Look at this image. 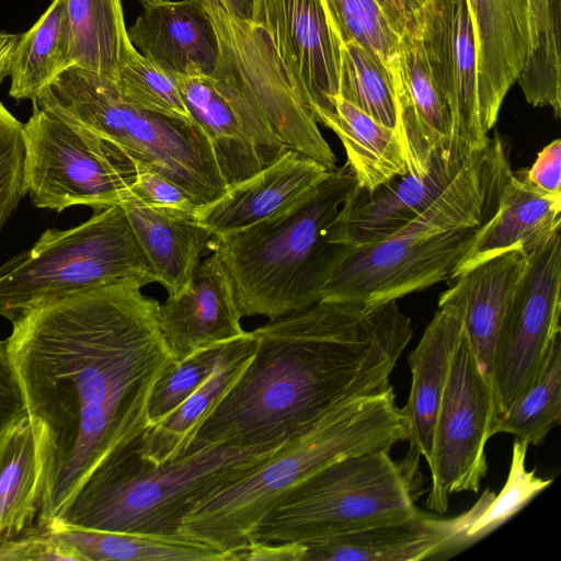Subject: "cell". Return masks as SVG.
Listing matches in <instances>:
<instances>
[{"label":"cell","mask_w":561,"mask_h":561,"mask_svg":"<svg viewBox=\"0 0 561 561\" xmlns=\"http://www.w3.org/2000/svg\"><path fill=\"white\" fill-rule=\"evenodd\" d=\"M317 123L333 130L341 140L357 185L367 190L408 173L398 133L335 95L331 110H314Z\"/></svg>","instance_id":"obj_29"},{"label":"cell","mask_w":561,"mask_h":561,"mask_svg":"<svg viewBox=\"0 0 561 561\" xmlns=\"http://www.w3.org/2000/svg\"><path fill=\"white\" fill-rule=\"evenodd\" d=\"M70 66L73 64L65 30L64 0H51L32 27L19 34L9 67V95L33 102Z\"/></svg>","instance_id":"obj_32"},{"label":"cell","mask_w":561,"mask_h":561,"mask_svg":"<svg viewBox=\"0 0 561 561\" xmlns=\"http://www.w3.org/2000/svg\"><path fill=\"white\" fill-rule=\"evenodd\" d=\"M356 184L347 163L335 167L290 208L216 237L210 252L231 278L242 317L274 320L321 299L324 286L353 251L332 243L328 229Z\"/></svg>","instance_id":"obj_6"},{"label":"cell","mask_w":561,"mask_h":561,"mask_svg":"<svg viewBox=\"0 0 561 561\" xmlns=\"http://www.w3.org/2000/svg\"><path fill=\"white\" fill-rule=\"evenodd\" d=\"M561 233L527 254L494 348L490 380L494 419L537 379L561 333ZM493 419V421H494Z\"/></svg>","instance_id":"obj_12"},{"label":"cell","mask_w":561,"mask_h":561,"mask_svg":"<svg viewBox=\"0 0 561 561\" xmlns=\"http://www.w3.org/2000/svg\"><path fill=\"white\" fill-rule=\"evenodd\" d=\"M121 282L42 304L5 340L36 439V527L48 529L90 473L151 426L149 401L174 364L159 301Z\"/></svg>","instance_id":"obj_1"},{"label":"cell","mask_w":561,"mask_h":561,"mask_svg":"<svg viewBox=\"0 0 561 561\" xmlns=\"http://www.w3.org/2000/svg\"><path fill=\"white\" fill-rule=\"evenodd\" d=\"M341 42H355L378 58L391 81L402 78L400 35L377 0H323Z\"/></svg>","instance_id":"obj_36"},{"label":"cell","mask_w":561,"mask_h":561,"mask_svg":"<svg viewBox=\"0 0 561 561\" xmlns=\"http://www.w3.org/2000/svg\"><path fill=\"white\" fill-rule=\"evenodd\" d=\"M113 82L119 95L136 107L168 117L194 121L175 78L142 56L135 46Z\"/></svg>","instance_id":"obj_38"},{"label":"cell","mask_w":561,"mask_h":561,"mask_svg":"<svg viewBox=\"0 0 561 561\" xmlns=\"http://www.w3.org/2000/svg\"><path fill=\"white\" fill-rule=\"evenodd\" d=\"M526 260L522 247L513 248L453 279L462 299L463 331L489 379L497 336Z\"/></svg>","instance_id":"obj_27"},{"label":"cell","mask_w":561,"mask_h":561,"mask_svg":"<svg viewBox=\"0 0 561 561\" xmlns=\"http://www.w3.org/2000/svg\"><path fill=\"white\" fill-rule=\"evenodd\" d=\"M424 0H377L389 22L400 35L409 25L417 22Z\"/></svg>","instance_id":"obj_46"},{"label":"cell","mask_w":561,"mask_h":561,"mask_svg":"<svg viewBox=\"0 0 561 561\" xmlns=\"http://www.w3.org/2000/svg\"><path fill=\"white\" fill-rule=\"evenodd\" d=\"M174 78L192 118L211 144L228 187L290 149L218 61L210 75Z\"/></svg>","instance_id":"obj_14"},{"label":"cell","mask_w":561,"mask_h":561,"mask_svg":"<svg viewBox=\"0 0 561 561\" xmlns=\"http://www.w3.org/2000/svg\"><path fill=\"white\" fill-rule=\"evenodd\" d=\"M23 142L24 186L37 208L102 209L118 204L134 179L117 148L34 105Z\"/></svg>","instance_id":"obj_10"},{"label":"cell","mask_w":561,"mask_h":561,"mask_svg":"<svg viewBox=\"0 0 561 561\" xmlns=\"http://www.w3.org/2000/svg\"><path fill=\"white\" fill-rule=\"evenodd\" d=\"M561 417V339L552 342L542 368L530 388L491 425V436L514 435L528 445H541Z\"/></svg>","instance_id":"obj_34"},{"label":"cell","mask_w":561,"mask_h":561,"mask_svg":"<svg viewBox=\"0 0 561 561\" xmlns=\"http://www.w3.org/2000/svg\"><path fill=\"white\" fill-rule=\"evenodd\" d=\"M519 173L538 192L561 197V140L549 142L538 152L531 167Z\"/></svg>","instance_id":"obj_44"},{"label":"cell","mask_w":561,"mask_h":561,"mask_svg":"<svg viewBox=\"0 0 561 561\" xmlns=\"http://www.w3.org/2000/svg\"><path fill=\"white\" fill-rule=\"evenodd\" d=\"M305 551L298 542L252 539L232 552L231 561H304Z\"/></svg>","instance_id":"obj_45"},{"label":"cell","mask_w":561,"mask_h":561,"mask_svg":"<svg viewBox=\"0 0 561 561\" xmlns=\"http://www.w3.org/2000/svg\"><path fill=\"white\" fill-rule=\"evenodd\" d=\"M561 197L533 188L520 173L508 174L491 218L480 228L451 279L513 248L526 254L560 230Z\"/></svg>","instance_id":"obj_25"},{"label":"cell","mask_w":561,"mask_h":561,"mask_svg":"<svg viewBox=\"0 0 561 561\" xmlns=\"http://www.w3.org/2000/svg\"><path fill=\"white\" fill-rule=\"evenodd\" d=\"M241 318L231 278L214 252L157 309L159 330L178 363L243 335Z\"/></svg>","instance_id":"obj_18"},{"label":"cell","mask_w":561,"mask_h":561,"mask_svg":"<svg viewBox=\"0 0 561 561\" xmlns=\"http://www.w3.org/2000/svg\"><path fill=\"white\" fill-rule=\"evenodd\" d=\"M512 171L495 134L463 160L445 190L411 222L380 242L353 250L320 300L371 309L451 279L495 211Z\"/></svg>","instance_id":"obj_3"},{"label":"cell","mask_w":561,"mask_h":561,"mask_svg":"<svg viewBox=\"0 0 561 561\" xmlns=\"http://www.w3.org/2000/svg\"><path fill=\"white\" fill-rule=\"evenodd\" d=\"M72 64L114 81L133 49L122 0H64Z\"/></svg>","instance_id":"obj_30"},{"label":"cell","mask_w":561,"mask_h":561,"mask_svg":"<svg viewBox=\"0 0 561 561\" xmlns=\"http://www.w3.org/2000/svg\"><path fill=\"white\" fill-rule=\"evenodd\" d=\"M32 103L114 146L135 169L147 168L178 183L199 205L228 188L211 144L195 121L136 107L110 79L73 65Z\"/></svg>","instance_id":"obj_7"},{"label":"cell","mask_w":561,"mask_h":561,"mask_svg":"<svg viewBox=\"0 0 561 561\" xmlns=\"http://www.w3.org/2000/svg\"><path fill=\"white\" fill-rule=\"evenodd\" d=\"M408 433L392 386L337 407L307 432L185 516L181 535L229 556L253 538L262 518L298 483L337 460L390 450Z\"/></svg>","instance_id":"obj_5"},{"label":"cell","mask_w":561,"mask_h":561,"mask_svg":"<svg viewBox=\"0 0 561 561\" xmlns=\"http://www.w3.org/2000/svg\"><path fill=\"white\" fill-rule=\"evenodd\" d=\"M467 512L453 518L419 514L304 545V561H421L466 548Z\"/></svg>","instance_id":"obj_21"},{"label":"cell","mask_w":561,"mask_h":561,"mask_svg":"<svg viewBox=\"0 0 561 561\" xmlns=\"http://www.w3.org/2000/svg\"><path fill=\"white\" fill-rule=\"evenodd\" d=\"M225 345L201 351L174 364L159 378L149 401L151 425L167 419L209 377L221 358Z\"/></svg>","instance_id":"obj_39"},{"label":"cell","mask_w":561,"mask_h":561,"mask_svg":"<svg viewBox=\"0 0 561 561\" xmlns=\"http://www.w3.org/2000/svg\"><path fill=\"white\" fill-rule=\"evenodd\" d=\"M19 34L0 31V84L9 77V67Z\"/></svg>","instance_id":"obj_47"},{"label":"cell","mask_w":561,"mask_h":561,"mask_svg":"<svg viewBox=\"0 0 561 561\" xmlns=\"http://www.w3.org/2000/svg\"><path fill=\"white\" fill-rule=\"evenodd\" d=\"M141 5H146L148 3H150L151 1L153 0H137Z\"/></svg>","instance_id":"obj_49"},{"label":"cell","mask_w":561,"mask_h":561,"mask_svg":"<svg viewBox=\"0 0 561 561\" xmlns=\"http://www.w3.org/2000/svg\"><path fill=\"white\" fill-rule=\"evenodd\" d=\"M219 43L218 62L238 83L280 139L332 170L336 157L291 83L267 32L251 20L203 0Z\"/></svg>","instance_id":"obj_11"},{"label":"cell","mask_w":561,"mask_h":561,"mask_svg":"<svg viewBox=\"0 0 561 561\" xmlns=\"http://www.w3.org/2000/svg\"><path fill=\"white\" fill-rule=\"evenodd\" d=\"M461 164L438 152L423 175L407 173L373 190L356 184L329 226L330 241L356 250L387 239L424 211Z\"/></svg>","instance_id":"obj_17"},{"label":"cell","mask_w":561,"mask_h":561,"mask_svg":"<svg viewBox=\"0 0 561 561\" xmlns=\"http://www.w3.org/2000/svg\"><path fill=\"white\" fill-rule=\"evenodd\" d=\"M128 193L150 207L194 220L201 206L181 185L142 167L136 168Z\"/></svg>","instance_id":"obj_41"},{"label":"cell","mask_w":561,"mask_h":561,"mask_svg":"<svg viewBox=\"0 0 561 561\" xmlns=\"http://www.w3.org/2000/svg\"><path fill=\"white\" fill-rule=\"evenodd\" d=\"M250 20L267 32L311 112L331 110L339 87L340 39L323 0H254Z\"/></svg>","instance_id":"obj_16"},{"label":"cell","mask_w":561,"mask_h":561,"mask_svg":"<svg viewBox=\"0 0 561 561\" xmlns=\"http://www.w3.org/2000/svg\"><path fill=\"white\" fill-rule=\"evenodd\" d=\"M39 468L28 417L0 442V540L33 530L38 513Z\"/></svg>","instance_id":"obj_33"},{"label":"cell","mask_w":561,"mask_h":561,"mask_svg":"<svg viewBox=\"0 0 561 561\" xmlns=\"http://www.w3.org/2000/svg\"><path fill=\"white\" fill-rule=\"evenodd\" d=\"M55 560L81 561L80 557L49 529L35 527L21 536L0 540V561Z\"/></svg>","instance_id":"obj_42"},{"label":"cell","mask_w":561,"mask_h":561,"mask_svg":"<svg viewBox=\"0 0 561 561\" xmlns=\"http://www.w3.org/2000/svg\"><path fill=\"white\" fill-rule=\"evenodd\" d=\"M25 194L23 124L0 101V233Z\"/></svg>","instance_id":"obj_40"},{"label":"cell","mask_w":561,"mask_h":561,"mask_svg":"<svg viewBox=\"0 0 561 561\" xmlns=\"http://www.w3.org/2000/svg\"><path fill=\"white\" fill-rule=\"evenodd\" d=\"M330 171L311 157L288 149L254 175L201 205L195 220L215 237L243 230L309 196Z\"/></svg>","instance_id":"obj_19"},{"label":"cell","mask_w":561,"mask_h":561,"mask_svg":"<svg viewBox=\"0 0 561 561\" xmlns=\"http://www.w3.org/2000/svg\"><path fill=\"white\" fill-rule=\"evenodd\" d=\"M400 64L402 78L392 82L397 133L408 173L423 175L436 153L449 159L451 119L428 64L419 20L400 34Z\"/></svg>","instance_id":"obj_20"},{"label":"cell","mask_w":561,"mask_h":561,"mask_svg":"<svg viewBox=\"0 0 561 561\" xmlns=\"http://www.w3.org/2000/svg\"><path fill=\"white\" fill-rule=\"evenodd\" d=\"M158 283L175 296L191 280L216 237L196 220L150 207L127 192L118 203Z\"/></svg>","instance_id":"obj_26"},{"label":"cell","mask_w":561,"mask_h":561,"mask_svg":"<svg viewBox=\"0 0 561 561\" xmlns=\"http://www.w3.org/2000/svg\"><path fill=\"white\" fill-rule=\"evenodd\" d=\"M420 458L409 447L399 460L379 449L332 462L293 488L252 539L307 545L412 517L425 492Z\"/></svg>","instance_id":"obj_8"},{"label":"cell","mask_w":561,"mask_h":561,"mask_svg":"<svg viewBox=\"0 0 561 561\" xmlns=\"http://www.w3.org/2000/svg\"><path fill=\"white\" fill-rule=\"evenodd\" d=\"M28 417L23 391L5 340H0V442L21 421Z\"/></svg>","instance_id":"obj_43"},{"label":"cell","mask_w":561,"mask_h":561,"mask_svg":"<svg viewBox=\"0 0 561 561\" xmlns=\"http://www.w3.org/2000/svg\"><path fill=\"white\" fill-rule=\"evenodd\" d=\"M420 32L435 80L451 119L449 160L461 164L490 139L479 108L477 44L467 0H424Z\"/></svg>","instance_id":"obj_15"},{"label":"cell","mask_w":561,"mask_h":561,"mask_svg":"<svg viewBox=\"0 0 561 561\" xmlns=\"http://www.w3.org/2000/svg\"><path fill=\"white\" fill-rule=\"evenodd\" d=\"M135 48L171 76L210 75L219 43L203 0H153L127 28Z\"/></svg>","instance_id":"obj_23"},{"label":"cell","mask_w":561,"mask_h":561,"mask_svg":"<svg viewBox=\"0 0 561 561\" xmlns=\"http://www.w3.org/2000/svg\"><path fill=\"white\" fill-rule=\"evenodd\" d=\"M256 347L252 331L226 343L209 377L167 419L151 425L136 445L139 457L162 465L181 456L195 432L241 375Z\"/></svg>","instance_id":"obj_28"},{"label":"cell","mask_w":561,"mask_h":561,"mask_svg":"<svg viewBox=\"0 0 561 561\" xmlns=\"http://www.w3.org/2000/svg\"><path fill=\"white\" fill-rule=\"evenodd\" d=\"M494 393L463 331L458 339L433 437L426 508L445 514L451 494L478 492L488 471Z\"/></svg>","instance_id":"obj_13"},{"label":"cell","mask_w":561,"mask_h":561,"mask_svg":"<svg viewBox=\"0 0 561 561\" xmlns=\"http://www.w3.org/2000/svg\"><path fill=\"white\" fill-rule=\"evenodd\" d=\"M252 332L253 356L187 448L293 439L345 402L390 388L413 336L397 300L371 309L319 300Z\"/></svg>","instance_id":"obj_2"},{"label":"cell","mask_w":561,"mask_h":561,"mask_svg":"<svg viewBox=\"0 0 561 561\" xmlns=\"http://www.w3.org/2000/svg\"><path fill=\"white\" fill-rule=\"evenodd\" d=\"M461 331L462 299L453 284L442 293L437 310L408 358L411 387L408 401L401 408L407 440L427 465L432 458L436 419Z\"/></svg>","instance_id":"obj_22"},{"label":"cell","mask_w":561,"mask_h":561,"mask_svg":"<svg viewBox=\"0 0 561 561\" xmlns=\"http://www.w3.org/2000/svg\"><path fill=\"white\" fill-rule=\"evenodd\" d=\"M337 95L397 130L391 78L381 61L355 42L340 41Z\"/></svg>","instance_id":"obj_35"},{"label":"cell","mask_w":561,"mask_h":561,"mask_svg":"<svg viewBox=\"0 0 561 561\" xmlns=\"http://www.w3.org/2000/svg\"><path fill=\"white\" fill-rule=\"evenodd\" d=\"M158 283L119 204L69 229L45 230L0 265V316L11 323L47 301L93 288Z\"/></svg>","instance_id":"obj_9"},{"label":"cell","mask_w":561,"mask_h":561,"mask_svg":"<svg viewBox=\"0 0 561 561\" xmlns=\"http://www.w3.org/2000/svg\"><path fill=\"white\" fill-rule=\"evenodd\" d=\"M528 444L517 438L513 443L512 459L506 482L499 494L485 490L468 511L469 524L463 535L466 547L489 535L519 512L551 479L537 477L536 470H527Z\"/></svg>","instance_id":"obj_37"},{"label":"cell","mask_w":561,"mask_h":561,"mask_svg":"<svg viewBox=\"0 0 561 561\" xmlns=\"http://www.w3.org/2000/svg\"><path fill=\"white\" fill-rule=\"evenodd\" d=\"M49 530L81 561H229L227 553L186 537L75 527Z\"/></svg>","instance_id":"obj_31"},{"label":"cell","mask_w":561,"mask_h":561,"mask_svg":"<svg viewBox=\"0 0 561 561\" xmlns=\"http://www.w3.org/2000/svg\"><path fill=\"white\" fill-rule=\"evenodd\" d=\"M226 12L243 20H250L254 0H210Z\"/></svg>","instance_id":"obj_48"},{"label":"cell","mask_w":561,"mask_h":561,"mask_svg":"<svg viewBox=\"0 0 561 561\" xmlns=\"http://www.w3.org/2000/svg\"><path fill=\"white\" fill-rule=\"evenodd\" d=\"M474 24L481 125L494 127L528 50L527 0H467Z\"/></svg>","instance_id":"obj_24"},{"label":"cell","mask_w":561,"mask_h":561,"mask_svg":"<svg viewBox=\"0 0 561 561\" xmlns=\"http://www.w3.org/2000/svg\"><path fill=\"white\" fill-rule=\"evenodd\" d=\"M290 440L214 443L187 448L162 465L142 460L136 442L105 458L48 529L75 527L184 537L181 527L191 510L243 478Z\"/></svg>","instance_id":"obj_4"}]
</instances>
